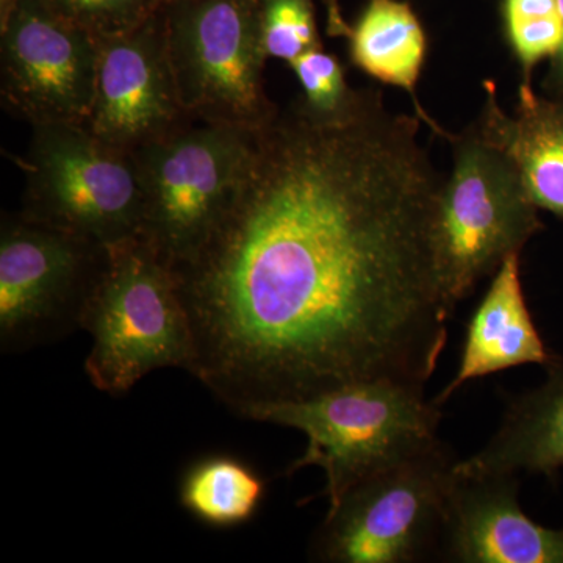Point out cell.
<instances>
[{
  "label": "cell",
  "instance_id": "6",
  "mask_svg": "<svg viewBox=\"0 0 563 563\" xmlns=\"http://www.w3.org/2000/svg\"><path fill=\"white\" fill-rule=\"evenodd\" d=\"M255 132L187 120L133 152L143 198L140 239L169 268L201 246L236 190Z\"/></svg>",
  "mask_w": 563,
  "mask_h": 563
},
{
  "label": "cell",
  "instance_id": "17",
  "mask_svg": "<svg viewBox=\"0 0 563 563\" xmlns=\"http://www.w3.org/2000/svg\"><path fill=\"white\" fill-rule=\"evenodd\" d=\"M266 495V481L233 455H207L181 474L180 506L211 528H235L251 521Z\"/></svg>",
  "mask_w": 563,
  "mask_h": 563
},
{
  "label": "cell",
  "instance_id": "20",
  "mask_svg": "<svg viewBox=\"0 0 563 563\" xmlns=\"http://www.w3.org/2000/svg\"><path fill=\"white\" fill-rule=\"evenodd\" d=\"M261 31L268 60L290 65L322 47L313 0H261Z\"/></svg>",
  "mask_w": 563,
  "mask_h": 563
},
{
  "label": "cell",
  "instance_id": "19",
  "mask_svg": "<svg viewBox=\"0 0 563 563\" xmlns=\"http://www.w3.org/2000/svg\"><path fill=\"white\" fill-rule=\"evenodd\" d=\"M288 66L301 85L296 102L310 120L343 121L361 106L363 90L350 87L342 62L324 47L307 52Z\"/></svg>",
  "mask_w": 563,
  "mask_h": 563
},
{
  "label": "cell",
  "instance_id": "13",
  "mask_svg": "<svg viewBox=\"0 0 563 563\" xmlns=\"http://www.w3.org/2000/svg\"><path fill=\"white\" fill-rule=\"evenodd\" d=\"M554 357L526 302L520 254L510 255L493 274L490 287L470 318L453 380L433 401L443 406L466 383L529 363L547 366Z\"/></svg>",
  "mask_w": 563,
  "mask_h": 563
},
{
  "label": "cell",
  "instance_id": "2",
  "mask_svg": "<svg viewBox=\"0 0 563 563\" xmlns=\"http://www.w3.org/2000/svg\"><path fill=\"white\" fill-rule=\"evenodd\" d=\"M424 387L398 380H365L298 401L257 404L240 417L302 432L306 451L287 468L320 466L329 507L347 488L435 440L442 410Z\"/></svg>",
  "mask_w": 563,
  "mask_h": 563
},
{
  "label": "cell",
  "instance_id": "24",
  "mask_svg": "<svg viewBox=\"0 0 563 563\" xmlns=\"http://www.w3.org/2000/svg\"><path fill=\"white\" fill-rule=\"evenodd\" d=\"M551 109H553L554 120L558 122L563 135V98H550Z\"/></svg>",
  "mask_w": 563,
  "mask_h": 563
},
{
  "label": "cell",
  "instance_id": "4",
  "mask_svg": "<svg viewBox=\"0 0 563 563\" xmlns=\"http://www.w3.org/2000/svg\"><path fill=\"white\" fill-rule=\"evenodd\" d=\"M453 172L443 181L432 221V247L448 310L493 276L543 229L539 207L506 152L476 124L448 135Z\"/></svg>",
  "mask_w": 563,
  "mask_h": 563
},
{
  "label": "cell",
  "instance_id": "7",
  "mask_svg": "<svg viewBox=\"0 0 563 563\" xmlns=\"http://www.w3.org/2000/svg\"><path fill=\"white\" fill-rule=\"evenodd\" d=\"M166 46L192 120L258 131L276 113L263 87L261 0H168Z\"/></svg>",
  "mask_w": 563,
  "mask_h": 563
},
{
  "label": "cell",
  "instance_id": "11",
  "mask_svg": "<svg viewBox=\"0 0 563 563\" xmlns=\"http://www.w3.org/2000/svg\"><path fill=\"white\" fill-rule=\"evenodd\" d=\"M98 43L95 101L85 124L92 135L133 154L190 120L174 80L163 10L133 31Z\"/></svg>",
  "mask_w": 563,
  "mask_h": 563
},
{
  "label": "cell",
  "instance_id": "21",
  "mask_svg": "<svg viewBox=\"0 0 563 563\" xmlns=\"http://www.w3.org/2000/svg\"><path fill=\"white\" fill-rule=\"evenodd\" d=\"M66 20L96 40L122 35L163 10L168 0H46Z\"/></svg>",
  "mask_w": 563,
  "mask_h": 563
},
{
  "label": "cell",
  "instance_id": "10",
  "mask_svg": "<svg viewBox=\"0 0 563 563\" xmlns=\"http://www.w3.org/2000/svg\"><path fill=\"white\" fill-rule=\"evenodd\" d=\"M99 43L46 0H20L0 32V91L31 125L87 124L98 79Z\"/></svg>",
  "mask_w": 563,
  "mask_h": 563
},
{
  "label": "cell",
  "instance_id": "9",
  "mask_svg": "<svg viewBox=\"0 0 563 563\" xmlns=\"http://www.w3.org/2000/svg\"><path fill=\"white\" fill-rule=\"evenodd\" d=\"M107 246L7 214L0 229V350L31 351L80 329Z\"/></svg>",
  "mask_w": 563,
  "mask_h": 563
},
{
  "label": "cell",
  "instance_id": "8",
  "mask_svg": "<svg viewBox=\"0 0 563 563\" xmlns=\"http://www.w3.org/2000/svg\"><path fill=\"white\" fill-rule=\"evenodd\" d=\"M21 214L111 246L140 236L143 198L135 161L85 124L32 125L21 163Z\"/></svg>",
  "mask_w": 563,
  "mask_h": 563
},
{
  "label": "cell",
  "instance_id": "22",
  "mask_svg": "<svg viewBox=\"0 0 563 563\" xmlns=\"http://www.w3.org/2000/svg\"><path fill=\"white\" fill-rule=\"evenodd\" d=\"M558 2L559 9H561L563 29V0H558ZM543 88L551 98H563V31L561 47L550 60V69L544 76Z\"/></svg>",
  "mask_w": 563,
  "mask_h": 563
},
{
  "label": "cell",
  "instance_id": "5",
  "mask_svg": "<svg viewBox=\"0 0 563 563\" xmlns=\"http://www.w3.org/2000/svg\"><path fill=\"white\" fill-rule=\"evenodd\" d=\"M459 461L435 440L358 481L329 507L310 558L322 563L440 558Z\"/></svg>",
  "mask_w": 563,
  "mask_h": 563
},
{
  "label": "cell",
  "instance_id": "12",
  "mask_svg": "<svg viewBox=\"0 0 563 563\" xmlns=\"http://www.w3.org/2000/svg\"><path fill=\"white\" fill-rule=\"evenodd\" d=\"M517 474H462L451 493L443 561L563 563V529L544 528L518 503Z\"/></svg>",
  "mask_w": 563,
  "mask_h": 563
},
{
  "label": "cell",
  "instance_id": "23",
  "mask_svg": "<svg viewBox=\"0 0 563 563\" xmlns=\"http://www.w3.org/2000/svg\"><path fill=\"white\" fill-rule=\"evenodd\" d=\"M20 0H0V32L9 25Z\"/></svg>",
  "mask_w": 563,
  "mask_h": 563
},
{
  "label": "cell",
  "instance_id": "16",
  "mask_svg": "<svg viewBox=\"0 0 563 563\" xmlns=\"http://www.w3.org/2000/svg\"><path fill=\"white\" fill-rule=\"evenodd\" d=\"M343 36L355 68L380 84L406 91L418 118L437 135L448 139L450 132L426 113L417 98V85L428 57V36L410 3L368 0Z\"/></svg>",
  "mask_w": 563,
  "mask_h": 563
},
{
  "label": "cell",
  "instance_id": "18",
  "mask_svg": "<svg viewBox=\"0 0 563 563\" xmlns=\"http://www.w3.org/2000/svg\"><path fill=\"white\" fill-rule=\"evenodd\" d=\"M504 38L521 70V85L532 87L533 69L551 60L562 43L558 0H501Z\"/></svg>",
  "mask_w": 563,
  "mask_h": 563
},
{
  "label": "cell",
  "instance_id": "15",
  "mask_svg": "<svg viewBox=\"0 0 563 563\" xmlns=\"http://www.w3.org/2000/svg\"><path fill=\"white\" fill-rule=\"evenodd\" d=\"M484 87L487 98L477 128L517 165L536 206L563 218V135L550 99L520 85L517 113L507 114L495 84Z\"/></svg>",
  "mask_w": 563,
  "mask_h": 563
},
{
  "label": "cell",
  "instance_id": "3",
  "mask_svg": "<svg viewBox=\"0 0 563 563\" xmlns=\"http://www.w3.org/2000/svg\"><path fill=\"white\" fill-rule=\"evenodd\" d=\"M80 329L91 336L85 373L107 395H125L157 369L191 372L190 320L176 279L140 236L107 246Z\"/></svg>",
  "mask_w": 563,
  "mask_h": 563
},
{
  "label": "cell",
  "instance_id": "1",
  "mask_svg": "<svg viewBox=\"0 0 563 563\" xmlns=\"http://www.w3.org/2000/svg\"><path fill=\"white\" fill-rule=\"evenodd\" d=\"M420 128L365 88L346 120H310L295 99L255 131L231 201L172 268L190 374L236 415L435 373L453 313L432 247L443 181Z\"/></svg>",
  "mask_w": 563,
  "mask_h": 563
},
{
  "label": "cell",
  "instance_id": "14",
  "mask_svg": "<svg viewBox=\"0 0 563 563\" xmlns=\"http://www.w3.org/2000/svg\"><path fill=\"white\" fill-rule=\"evenodd\" d=\"M539 387L510 399L498 432L479 453L461 459L462 474L554 476L563 468V357L548 363Z\"/></svg>",
  "mask_w": 563,
  "mask_h": 563
}]
</instances>
